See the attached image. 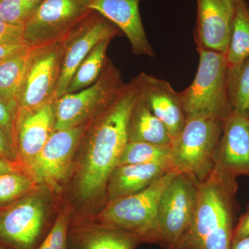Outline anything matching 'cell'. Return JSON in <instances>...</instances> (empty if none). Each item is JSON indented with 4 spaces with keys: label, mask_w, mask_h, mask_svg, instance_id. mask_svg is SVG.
Wrapping results in <instances>:
<instances>
[{
    "label": "cell",
    "mask_w": 249,
    "mask_h": 249,
    "mask_svg": "<svg viewBox=\"0 0 249 249\" xmlns=\"http://www.w3.org/2000/svg\"><path fill=\"white\" fill-rule=\"evenodd\" d=\"M139 96L140 86L136 77L97 116L87 141L86 157L78 179L82 199L97 196L107 187L128 142L129 121Z\"/></svg>",
    "instance_id": "6da1fadb"
},
{
    "label": "cell",
    "mask_w": 249,
    "mask_h": 249,
    "mask_svg": "<svg viewBox=\"0 0 249 249\" xmlns=\"http://www.w3.org/2000/svg\"><path fill=\"white\" fill-rule=\"evenodd\" d=\"M237 190L236 178L214 165L199 181L194 215L173 249H230Z\"/></svg>",
    "instance_id": "7a4b0ae2"
},
{
    "label": "cell",
    "mask_w": 249,
    "mask_h": 249,
    "mask_svg": "<svg viewBox=\"0 0 249 249\" xmlns=\"http://www.w3.org/2000/svg\"><path fill=\"white\" fill-rule=\"evenodd\" d=\"M199 65L192 84L178 92L186 120L205 118L224 123L231 114L225 53L197 49Z\"/></svg>",
    "instance_id": "3957f363"
},
{
    "label": "cell",
    "mask_w": 249,
    "mask_h": 249,
    "mask_svg": "<svg viewBox=\"0 0 249 249\" xmlns=\"http://www.w3.org/2000/svg\"><path fill=\"white\" fill-rule=\"evenodd\" d=\"M178 173L169 171L142 191L109 201L98 224L140 236L145 242L158 243L157 211L160 197Z\"/></svg>",
    "instance_id": "277c9868"
},
{
    "label": "cell",
    "mask_w": 249,
    "mask_h": 249,
    "mask_svg": "<svg viewBox=\"0 0 249 249\" xmlns=\"http://www.w3.org/2000/svg\"><path fill=\"white\" fill-rule=\"evenodd\" d=\"M223 124L205 118L186 120L181 133L171 145L170 160L174 171L204 181L215 165Z\"/></svg>",
    "instance_id": "5b68a950"
},
{
    "label": "cell",
    "mask_w": 249,
    "mask_h": 249,
    "mask_svg": "<svg viewBox=\"0 0 249 249\" xmlns=\"http://www.w3.org/2000/svg\"><path fill=\"white\" fill-rule=\"evenodd\" d=\"M125 85L119 70L107 59L101 76L79 91L55 101V130L72 128L97 117L114 101Z\"/></svg>",
    "instance_id": "8992f818"
},
{
    "label": "cell",
    "mask_w": 249,
    "mask_h": 249,
    "mask_svg": "<svg viewBox=\"0 0 249 249\" xmlns=\"http://www.w3.org/2000/svg\"><path fill=\"white\" fill-rule=\"evenodd\" d=\"M91 0H42L24 27L30 47H42L63 41L91 12Z\"/></svg>",
    "instance_id": "52a82bcc"
},
{
    "label": "cell",
    "mask_w": 249,
    "mask_h": 249,
    "mask_svg": "<svg viewBox=\"0 0 249 249\" xmlns=\"http://www.w3.org/2000/svg\"><path fill=\"white\" fill-rule=\"evenodd\" d=\"M199 181L178 173L165 188L157 211L158 243L173 249L191 224L196 211Z\"/></svg>",
    "instance_id": "ba28073f"
},
{
    "label": "cell",
    "mask_w": 249,
    "mask_h": 249,
    "mask_svg": "<svg viewBox=\"0 0 249 249\" xmlns=\"http://www.w3.org/2000/svg\"><path fill=\"white\" fill-rule=\"evenodd\" d=\"M45 205L25 196L0 213V245L7 249H36L45 238Z\"/></svg>",
    "instance_id": "9c48e42d"
},
{
    "label": "cell",
    "mask_w": 249,
    "mask_h": 249,
    "mask_svg": "<svg viewBox=\"0 0 249 249\" xmlns=\"http://www.w3.org/2000/svg\"><path fill=\"white\" fill-rule=\"evenodd\" d=\"M121 31L97 12L92 11L62 41L61 69L54 98L66 93L73 73L90 52L103 40H111Z\"/></svg>",
    "instance_id": "30bf717a"
},
{
    "label": "cell",
    "mask_w": 249,
    "mask_h": 249,
    "mask_svg": "<svg viewBox=\"0 0 249 249\" xmlns=\"http://www.w3.org/2000/svg\"><path fill=\"white\" fill-rule=\"evenodd\" d=\"M62 55V41L37 47L18 95V109L33 110L55 100Z\"/></svg>",
    "instance_id": "8fae6325"
},
{
    "label": "cell",
    "mask_w": 249,
    "mask_h": 249,
    "mask_svg": "<svg viewBox=\"0 0 249 249\" xmlns=\"http://www.w3.org/2000/svg\"><path fill=\"white\" fill-rule=\"evenodd\" d=\"M86 124L72 128L55 130L27 169L35 182L55 190L66 178L73 154L86 131Z\"/></svg>",
    "instance_id": "7c38bea8"
},
{
    "label": "cell",
    "mask_w": 249,
    "mask_h": 249,
    "mask_svg": "<svg viewBox=\"0 0 249 249\" xmlns=\"http://www.w3.org/2000/svg\"><path fill=\"white\" fill-rule=\"evenodd\" d=\"M194 37L197 49L227 53L233 23L236 0H196Z\"/></svg>",
    "instance_id": "4fadbf2b"
},
{
    "label": "cell",
    "mask_w": 249,
    "mask_h": 249,
    "mask_svg": "<svg viewBox=\"0 0 249 249\" xmlns=\"http://www.w3.org/2000/svg\"><path fill=\"white\" fill-rule=\"evenodd\" d=\"M215 165L232 178L249 177L248 116L232 111L224 121Z\"/></svg>",
    "instance_id": "5bb4252c"
},
{
    "label": "cell",
    "mask_w": 249,
    "mask_h": 249,
    "mask_svg": "<svg viewBox=\"0 0 249 249\" xmlns=\"http://www.w3.org/2000/svg\"><path fill=\"white\" fill-rule=\"evenodd\" d=\"M55 101L33 110L18 109L16 119V147L26 168L55 131Z\"/></svg>",
    "instance_id": "9a60e30c"
},
{
    "label": "cell",
    "mask_w": 249,
    "mask_h": 249,
    "mask_svg": "<svg viewBox=\"0 0 249 249\" xmlns=\"http://www.w3.org/2000/svg\"><path fill=\"white\" fill-rule=\"evenodd\" d=\"M137 78L141 98L152 114L165 124L174 140L186 123L178 93L168 81L152 75L142 73Z\"/></svg>",
    "instance_id": "2e32d148"
},
{
    "label": "cell",
    "mask_w": 249,
    "mask_h": 249,
    "mask_svg": "<svg viewBox=\"0 0 249 249\" xmlns=\"http://www.w3.org/2000/svg\"><path fill=\"white\" fill-rule=\"evenodd\" d=\"M139 3L140 0H91L90 8L127 36L134 55L153 58L155 53L144 29Z\"/></svg>",
    "instance_id": "e0dca14e"
},
{
    "label": "cell",
    "mask_w": 249,
    "mask_h": 249,
    "mask_svg": "<svg viewBox=\"0 0 249 249\" xmlns=\"http://www.w3.org/2000/svg\"><path fill=\"white\" fill-rule=\"evenodd\" d=\"M169 171V165L157 163L116 167L107 181L109 201L142 191Z\"/></svg>",
    "instance_id": "ac0fdd59"
},
{
    "label": "cell",
    "mask_w": 249,
    "mask_h": 249,
    "mask_svg": "<svg viewBox=\"0 0 249 249\" xmlns=\"http://www.w3.org/2000/svg\"><path fill=\"white\" fill-rule=\"evenodd\" d=\"M142 242L140 236L101 224L67 233L68 249H134Z\"/></svg>",
    "instance_id": "d6986e66"
},
{
    "label": "cell",
    "mask_w": 249,
    "mask_h": 249,
    "mask_svg": "<svg viewBox=\"0 0 249 249\" xmlns=\"http://www.w3.org/2000/svg\"><path fill=\"white\" fill-rule=\"evenodd\" d=\"M37 48L28 46L0 60V98L15 110H18V95Z\"/></svg>",
    "instance_id": "ffe728a7"
},
{
    "label": "cell",
    "mask_w": 249,
    "mask_h": 249,
    "mask_svg": "<svg viewBox=\"0 0 249 249\" xmlns=\"http://www.w3.org/2000/svg\"><path fill=\"white\" fill-rule=\"evenodd\" d=\"M128 142L171 145L173 139L164 124L151 112L140 96L128 124Z\"/></svg>",
    "instance_id": "44dd1931"
},
{
    "label": "cell",
    "mask_w": 249,
    "mask_h": 249,
    "mask_svg": "<svg viewBox=\"0 0 249 249\" xmlns=\"http://www.w3.org/2000/svg\"><path fill=\"white\" fill-rule=\"evenodd\" d=\"M228 68H233L249 57V5L236 0L235 16L227 53Z\"/></svg>",
    "instance_id": "7402d4cb"
},
{
    "label": "cell",
    "mask_w": 249,
    "mask_h": 249,
    "mask_svg": "<svg viewBox=\"0 0 249 249\" xmlns=\"http://www.w3.org/2000/svg\"><path fill=\"white\" fill-rule=\"evenodd\" d=\"M110 40L98 43L81 62L70 80L66 93H72L86 89L97 81L106 67L107 51Z\"/></svg>",
    "instance_id": "603a6c76"
},
{
    "label": "cell",
    "mask_w": 249,
    "mask_h": 249,
    "mask_svg": "<svg viewBox=\"0 0 249 249\" xmlns=\"http://www.w3.org/2000/svg\"><path fill=\"white\" fill-rule=\"evenodd\" d=\"M170 154L171 145L128 142L121 154L117 166L128 164L157 163L168 165L172 168Z\"/></svg>",
    "instance_id": "cb8c5ba5"
},
{
    "label": "cell",
    "mask_w": 249,
    "mask_h": 249,
    "mask_svg": "<svg viewBox=\"0 0 249 249\" xmlns=\"http://www.w3.org/2000/svg\"><path fill=\"white\" fill-rule=\"evenodd\" d=\"M228 97L232 111L249 114V57L233 68H228Z\"/></svg>",
    "instance_id": "d4e9b609"
},
{
    "label": "cell",
    "mask_w": 249,
    "mask_h": 249,
    "mask_svg": "<svg viewBox=\"0 0 249 249\" xmlns=\"http://www.w3.org/2000/svg\"><path fill=\"white\" fill-rule=\"evenodd\" d=\"M32 178L18 170L0 175V205L9 204L25 196L33 187Z\"/></svg>",
    "instance_id": "484cf974"
},
{
    "label": "cell",
    "mask_w": 249,
    "mask_h": 249,
    "mask_svg": "<svg viewBox=\"0 0 249 249\" xmlns=\"http://www.w3.org/2000/svg\"><path fill=\"white\" fill-rule=\"evenodd\" d=\"M40 2L29 0H0V17L10 24L25 27Z\"/></svg>",
    "instance_id": "4316f807"
},
{
    "label": "cell",
    "mask_w": 249,
    "mask_h": 249,
    "mask_svg": "<svg viewBox=\"0 0 249 249\" xmlns=\"http://www.w3.org/2000/svg\"><path fill=\"white\" fill-rule=\"evenodd\" d=\"M68 216L65 214L59 215L45 238L36 249H68Z\"/></svg>",
    "instance_id": "83f0119b"
},
{
    "label": "cell",
    "mask_w": 249,
    "mask_h": 249,
    "mask_svg": "<svg viewBox=\"0 0 249 249\" xmlns=\"http://www.w3.org/2000/svg\"><path fill=\"white\" fill-rule=\"evenodd\" d=\"M18 111L0 98V129L16 147V119ZM17 149V147H16Z\"/></svg>",
    "instance_id": "f1b7e54d"
},
{
    "label": "cell",
    "mask_w": 249,
    "mask_h": 249,
    "mask_svg": "<svg viewBox=\"0 0 249 249\" xmlns=\"http://www.w3.org/2000/svg\"><path fill=\"white\" fill-rule=\"evenodd\" d=\"M24 34V27L10 24L0 17V45L26 43Z\"/></svg>",
    "instance_id": "f546056e"
},
{
    "label": "cell",
    "mask_w": 249,
    "mask_h": 249,
    "mask_svg": "<svg viewBox=\"0 0 249 249\" xmlns=\"http://www.w3.org/2000/svg\"><path fill=\"white\" fill-rule=\"evenodd\" d=\"M17 155L16 147L0 129V157L12 162L17 158Z\"/></svg>",
    "instance_id": "4dcf8cb0"
},
{
    "label": "cell",
    "mask_w": 249,
    "mask_h": 249,
    "mask_svg": "<svg viewBox=\"0 0 249 249\" xmlns=\"http://www.w3.org/2000/svg\"><path fill=\"white\" fill-rule=\"evenodd\" d=\"M249 236V209L242 217L233 231L232 240H238Z\"/></svg>",
    "instance_id": "1f68e13d"
},
{
    "label": "cell",
    "mask_w": 249,
    "mask_h": 249,
    "mask_svg": "<svg viewBox=\"0 0 249 249\" xmlns=\"http://www.w3.org/2000/svg\"><path fill=\"white\" fill-rule=\"evenodd\" d=\"M28 46L29 45L26 43L13 45H0V60L19 52L21 49L25 48Z\"/></svg>",
    "instance_id": "d6a6232c"
},
{
    "label": "cell",
    "mask_w": 249,
    "mask_h": 249,
    "mask_svg": "<svg viewBox=\"0 0 249 249\" xmlns=\"http://www.w3.org/2000/svg\"><path fill=\"white\" fill-rule=\"evenodd\" d=\"M230 249H249V236L232 240Z\"/></svg>",
    "instance_id": "836d02e7"
},
{
    "label": "cell",
    "mask_w": 249,
    "mask_h": 249,
    "mask_svg": "<svg viewBox=\"0 0 249 249\" xmlns=\"http://www.w3.org/2000/svg\"><path fill=\"white\" fill-rule=\"evenodd\" d=\"M17 170L15 168L14 165L12 162L2 157H0V175L3 174L11 173V172Z\"/></svg>",
    "instance_id": "e575fe53"
},
{
    "label": "cell",
    "mask_w": 249,
    "mask_h": 249,
    "mask_svg": "<svg viewBox=\"0 0 249 249\" xmlns=\"http://www.w3.org/2000/svg\"><path fill=\"white\" fill-rule=\"evenodd\" d=\"M29 1H36V2H40L42 0H29Z\"/></svg>",
    "instance_id": "d590c367"
},
{
    "label": "cell",
    "mask_w": 249,
    "mask_h": 249,
    "mask_svg": "<svg viewBox=\"0 0 249 249\" xmlns=\"http://www.w3.org/2000/svg\"><path fill=\"white\" fill-rule=\"evenodd\" d=\"M0 249H7L5 248V247H3V246H1V245H0Z\"/></svg>",
    "instance_id": "8d00e7d4"
},
{
    "label": "cell",
    "mask_w": 249,
    "mask_h": 249,
    "mask_svg": "<svg viewBox=\"0 0 249 249\" xmlns=\"http://www.w3.org/2000/svg\"><path fill=\"white\" fill-rule=\"evenodd\" d=\"M248 118H249V114Z\"/></svg>",
    "instance_id": "74e56055"
}]
</instances>
